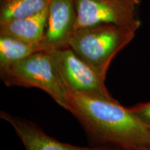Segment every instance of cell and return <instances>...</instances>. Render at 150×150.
Instances as JSON below:
<instances>
[{
  "label": "cell",
  "instance_id": "obj_1",
  "mask_svg": "<svg viewBox=\"0 0 150 150\" xmlns=\"http://www.w3.org/2000/svg\"><path fill=\"white\" fill-rule=\"evenodd\" d=\"M71 112L92 146L138 150L150 145V128L128 107L108 99L69 91Z\"/></svg>",
  "mask_w": 150,
  "mask_h": 150
},
{
  "label": "cell",
  "instance_id": "obj_2",
  "mask_svg": "<svg viewBox=\"0 0 150 150\" xmlns=\"http://www.w3.org/2000/svg\"><path fill=\"white\" fill-rule=\"evenodd\" d=\"M0 78L6 86L42 90L62 108L70 109L69 91L58 68L52 50L35 52L1 68Z\"/></svg>",
  "mask_w": 150,
  "mask_h": 150
},
{
  "label": "cell",
  "instance_id": "obj_3",
  "mask_svg": "<svg viewBox=\"0 0 150 150\" xmlns=\"http://www.w3.org/2000/svg\"><path fill=\"white\" fill-rule=\"evenodd\" d=\"M136 32L112 24L76 29L69 47L76 55L106 78L114 58L132 41Z\"/></svg>",
  "mask_w": 150,
  "mask_h": 150
},
{
  "label": "cell",
  "instance_id": "obj_4",
  "mask_svg": "<svg viewBox=\"0 0 150 150\" xmlns=\"http://www.w3.org/2000/svg\"><path fill=\"white\" fill-rule=\"evenodd\" d=\"M138 6L129 0H75L77 15L76 30L112 24L136 32L141 25L137 15Z\"/></svg>",
  "mask_w": 150,
  "mask_h": 150
},
{
  "label": "cell",
  "instance_id": "obj_5",
  "mask_svg": "<svg viewBox=\"0 0 150 150\" xmlns=\"http://www.w3.org/2000/svg\"><path fill=\"white\" fill-rule=\"evenodd\" d=\"M52 50L58 68L69 91L114 99L105 86V78L76 55L70 47Z\"/></svg>",
  "mask_w": 150,
  "mask_h": 150
},
{
  "label": "cell",
  "instance_id": "obj_6",
  "mask_svg": "<svg viewBox=\"0 0 150 150\" xmlns=\"http://www.w3.org/2000/svg\"><path fill=\"white\" fill-rule=\"evenodd\" d=\"M76 20L75 0H51L45 32L41 41L44 50L68 47L76 30Z\"/></svg>",
  "mask_w": 150,
  "mask_h": 150
},
{
  "label": "cell",
  "instance_id": "obj_7",
  "mask_svg": "<svg viewBox=\"0 0 150 150\" xmlns=\"http://www.w3.org/2000/svg\"><path fill=\"white\" fill-rule=\"evenodd\" d=\"M0 117L12 126L25 150H120L115 147H78L64 143L49 136L36 124L27 119L4 111L0 112Z\"/></svg>",
  "mask_w": 150,
  "mask_h": 150
},
{
  "label": "cell",
  "instance_id": "obj_8",
  "mask_svg": "<svg viewBox=\"0 0 150 150\" xmlns=\"http://www.w3.org/2000/svg\"><path fill=\"white\" fill-rule=\"evenodd\" d=\"M48 8L33 16L0 22V34L9 35L26 42L41 43L47 23Z\"/></svg>",
  "mask_w": 150,
  "mask_h": 150
},
{
  "label": "cell",
  "instance_id": "obj_9",
  "mask_svg": "<svg viewBox=\"0 0 150 150\" xmlns=\"http://www.w3.org/2000/svg\"><path fill=\"white\" fill-rule=\"evenodd\" d=\"M42 50H45L41 43L28 42L11 35L0 34V69Z\"/></svg>",
  "mask_w": 150,
  "mask_h": 150
},
{
  "label": "cell",
  "instance_id": "obj_10",
  "mask_svg": "<svg viewBox=\"0 0 150 150\" xmlns=\"http://www.w3.org/2000/svg\"><path fill=\"white\" fill-rule=\"evenodd\" d=\"M51 0H1L0 22L27 18L48 8Z\"/></svg>",
  "mask_w": 150,
  "mask_h": 150
},
{
  "label": "cell",
  "instance_id": "obj_11",
  "mask_svg": "<svg viewBox=\"0 0 150 150\" xmlns=\"http://www.w3.org/2000/svg\"><path fill=\"white\" fill-rule=\"evenodd\" d=\"M128 108L140 121L150 128V101L139 103Z\"/></svg>",
  "mask_w": 150,
  "mask_h": 150
},
{
  "label": "cell",
  "instance_id": "obj_12",
  "mask_svg": "<svg viewBox=\"0 0 150 150\" xmlns=\"http://www.w3.org/2000/svg\"><path fill=\"white\" fill-rule=\"evenodd\" d=\"M138 150H150V145L147 146V147H143V148H140V149H138Z\"/></svg>",
  "mask_w": 150,
  "mask_h": 150
},
{
  "label": "cell",
  "instance_id": "obj_13",
  "mask_svg": "<svg viewBox=\"0 0 150 150\" xmlns=\"http://www.w3.org/2000/svg\"><path fill=\"white\" fill-rule=\"evenodd\" d=\"M129 1H133V2L137 4H138V5L140 4V0H129Z\"/></svg>",
  "mask_w": 150,
  "mask_h": 150
},
{
  "label": "cell",
  "instance_id": "obj_14",
  "mask_svg": "<svg viewBox=\"0 0 150 150\" xmlns=\"http://www.w3.org/2000/svg\"><path fill=\"white\" fill-rule=\"evenodd\" d=\"M1 1V0H0V1Z\"/></svg>",
  "mask_w": 150,
  "mask_h": 150
}]
</instances>
